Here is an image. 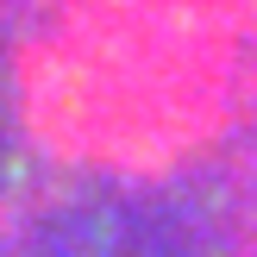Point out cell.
Wrapping results in <instances>:
<instances>
[{
  "mask_svg": "<svg viewBox=\"0 0 257 257\" xmlns=\"http://www.w3.org/2000/svg\"><path fill=\"white\" fill-rule=\"evenodd\" d=\"M0 257H257L232 182L50 163L0 195Z\"/></svg>",
  "mask_w": 257,
  "mask_h": 257,
  "instance_id": "cell-1",
  "label": "cell"
}]
</instances>
